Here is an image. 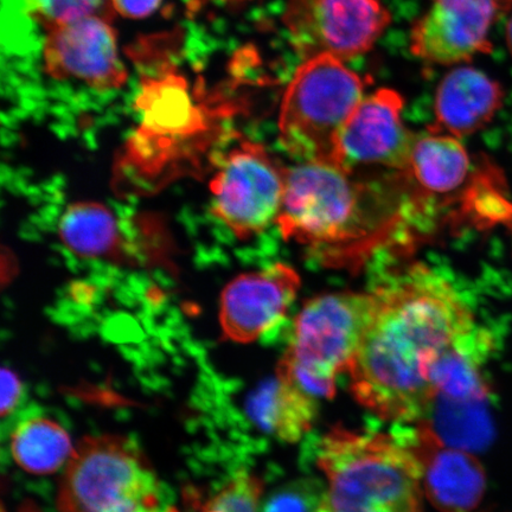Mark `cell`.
<instances>
[{"instance_id":"7","label":"cell","mask_w":512,"mask_h":512,"mask_svg":"<svg viewBox=\"0 0 512 512\" xmlns=\"http://www.w3.org/2000/svg\"><path fill=\"white\" fill-rule=\"evenodd\" d=\"M287 170L264 146L243 140L223 155L210 183L213 214L240 239L277 222Z\"/></svg>"},{"instance_id":"17","label":"cell","mask_w":512,"mask_h":512,"mask_svg":"<svg viewBox=\"0 0 512 512\" xmlns=\"http://www.w3.org/2000/svg\"><path fill=\"white\" fill-rule=\"evenodd\" d=\"M59 233L69 251L81 258L127 261L130 249L123 227L104 204H72L61 217Z\"/></svg>"},{"instance_id":"6","label":"cell","mask_w":512,"mask_h":512,"mask_svg":"<svg viewBox=\"0 0 512 512\" xmlns=\"http://www.w3.org/2000/svg\"><path fill=\"white\" fill-rule=\"evenodd\" d=\"M363 190L337 164L303 162L287 170L277 220L281 234L307 246H336L362 232Z\"/></svg>"},{"instance_id":"4","label":"cell","mask_w":512,"mask_h":512,"mask_svg":"<svg viewBox=\"0 0 512 512\" xmlns=\"http://www.w3.org/2000/svg\"><path fill=\"white\" fill-rule=\"evenodd\" d=\"M366 85L361 75L335 56L306 59L287 86L280 107L279 138L288 155L302 163L342 166L339 138L364 99Z\"/></svg>"},{"instance_id":"20","label":"cell","mask_w":512,"mask_h":512,"mask_svg":"<svg viewBox=\"0 0 512 512\" xmlns=\"http://www.w3.org/2000/svg\"><path fill=\"white\" fill-rule=\"evenodd\" d=\"M444 444L465 451L482 450L490 444L492 422L488 401L456 402L433 399L422 419Z\"/></svg>"},{"instance_id":"14","label":"cell","mask_w":512,"mask_h":512,"mask_svg":"<svg viewBox=\"0 0 512 512\" xmlns=\"http://www.w3.org/2000/svg\"><path fill=\"white\" fill-rule=\"evenodd\" d=\"M503 89L490 76L471 67L451 70L435 96L432 133L462 139L488 125L503 105Z\"/></svg>"},{"instance_id":"15","label":"cell","mask_w":512,"mask_h":512,"mask_svg":"<svg viewBox=\"0 0 512 512\" xmlns=\"http://www.w3.org/2000/svg\"><path fill=\"white\" fill-rule=\"evenodd\" d=\"M137 107L143 113L142 133L139 139L157 144L171 139L190 137L200 132L204 124L200 107L192 104L188 82L176 72L175 64H169L152 73H143L142 91Z\"/></svg>"},{"instance_id":"11","label":"cell","mask_w":512,"mask_h":512,"mask_svg":"<svg viewBox=\"0 0 512 512\" xmlns=\"http://www.w3.org/2000/svg\"><path fill=\"white\" fill-rule=\"evenodd\" d=\"M402 96L382 88L364 98L339 138V159L351 172L355 165H382L406 172L416 136L403 124Z\"/></svg>"},{"instance_id":"22","label":"cell","mask_w":512,"mask_h":512,"mask_svg":"<svg viewBox=\"0 0 512 512\" xmlns=\"http://www.w3.org/2000/svg\"><path fill=\"white\" fill-rule=\"evenodd\" d=\"M264 483L242 472L224 486L201 512H258Z\"/></svg>"},{"instance_id":"5","label":"cell","mask_w":512,"mask_h":512,"mask_svg":"<svg viewBox=\"0 0 512 512\" xmlns=\"http://www.w3.org/2000/svg\"><path fill=\"white\" fill-rule=\"evenodd\" d=\"M60 512H166L162 486L133 441L88 437L62 478Z\"/></svg>"},{"instance_id":"3","label":"cell","mask_w":512,"mask_h":512,"mask_svg":"<svg viewBox=\"0 0 512 512\" xmlns=\"http://www.w3.org/2000/svg\"><path fill=\"white\" fill-rule=\"evenodd\" d=\"M370 292H338L312 298L293 322L291 342L277 375L313 398L332 399L336 377L351 369L375 312Z\"/></svg>"},{"instance_id":"24","label":"cell","mask_w":512,"mask_h":512,"mask_svg":"<svg viewBox=\"0 0 512 512\" xmlns=\"http://www.w3.org/2000/svg\"><path fill=\"white\" fill-rule=\"evenodd\" d=\"M24 388L22 381L14 370L2 369V418L5 420L14 414L23 399Z\"/></svg>"},{"instance_id":"2","label":"cell","mask_w":512,"mask_h":512,"mask_svg":"<svg viewBox=\"0 0 512 512\" xmlns=\"http://www.w3.org/2000/svg\"><path fill=\"white\" fill-rule=\"evenodd\" d=\"M319 512H424L421 466L396 435L335 427L318 448Z\"/></svg>"},{"instance_id":"23","label":"cell","mask_w":512,"mask_h":512,"mask_svg":"<svg viewBox=\"0 0 512 512\" xmlns=\"http://www.w3.org/2000/svg\"><path fill=\"white\" fill-rule=\"evenodd\" d=\"M322 496L310 484H292L270 497L261 512H319Z\"/></svg>"},{"instance_id":"9","label":"cell","mask_w":512,"mask_h":512,"mask_svg":"<svg viewBox=\"0 0 512 512\" xmlns=\"http://www.w3.org/2000/svg\"><path fill=\"white\" fill-rule=\"evenodd\" d=\"M112 23L88 17L43 30L44 72L53 80L79 82L100 93L125 86L127 70Z\"/></svg>"},{"instance_id":"12","label":"cell","mask_w":512,"mask_h":512,"mask_svg":"<svg viewBox=\"0 0 512 512\" xmlns=\"http://www.w3.org/2000/svg\"><path fill=\"white\" fill-rule=\"evenodd\" d=\"M300 278L296 270L275 264L242 274L224 288L220 322L224 337L251 343L277 326L297 297Z\"/></svg>"},{"instance_id":"16","label":"cell","mask_w":512,"mask_h":512,"mask_svg":"<svg viewBox=\"0 0 512 512\" xmlns=\"http://www.w3.org/2000/svg\"><path fill=\"white\" fill-rule=\"evenodd\" d=\"M247 412L260 430L286 443H296L311 430L318 406L316 398L277 375L255 390Z\"/></svg>"},{"instance_id":"21","label":"cell","mask_w":512,"mask_h":512,"mask_svg":"<svg viewBox=\"0 0 512 512\" xmlns=\"http://www.w3.org/2000/svg\"><path fill=\"white\" fill-rule=\"evenodd\" d=\"M10 24L24 25L28 30L35 25L42 31L55 25L101 17L113 22L115 12L112 0H9Z\"/></svg>"},{"instance_id":"8","label":"cell","mask_w":512,"mask_h":512,"mask_svg":"<svg viewBox=\"0 0 512 512\" xmlns=\"http://www.w3.org/2000/svg\"><path fill=\"white\" fill-rule=\"evenodd\" d=\"M284 22L294 48L339 60L366 53L390 22L380 0H288Z\"/></svg>"},{"instance_id":"29","label":"cell","mask_w":512,"mask_h":512,"mask_svg":"<svg viewBox=\"0 0 512 512\" xmlns=\"http://www.w3.org/2000/svg\"><path fill=\"white\" fill-rule=\"evenodd\" d=\"M166 512H178V511L174 508L169 507L168 510H166Z\"/></svg>"},{"instance_id":"13","label":"cell","mask_w":512,"mask_h":512,"mask_svg":"<svg viewBox=\"0 0 512 512\" xmlns=\"http://www.w3.org/2000/svg\"><path fill=\"white\" fill-rule=\"evenodd\" d=\"M396 437L414 453L421 466L422 488L440 512H471L484 496L482 464L469 451L448 446L430 428L415 424L400 428Z\"/></svg>"},{"instance_id":"19","label":"cell","mask_w":512,"mask_h":512,"mask_svg":"<svg viewBox=\"0 0 512 512\" xmlns=\"http://www.w3.org/2000/svg\"><path fill=\"white\" fill-rule=\"evenodd\" d=\"M471 160L459 138L428 133L416 137L407 174L430 194H450L462 187L469 175Z\"/></svg>"},{"instance_id":"28","label":"cell","mask_w":512,"mask_h":512,"mask_svg":"<svg viewBox=\"0 0 512 512\" xmlns=\"http://www.w3.org/2000/svg\"><path fill=\"white\" fill-rule=\"evenodd\" d=\"M215 2L226 3V4H238L246 2V0H215Z\"/></svg>"},{"instance_id":"18","label":"cell","mask_w":512,"mask_h":512,"mask_svg":"<svg viewBox=\"0 0 512 512\" xmlns=\"http://www.w3.org/2000/svg\"><path fill=\"white\" fill-rule=\"evenodd\" d=\"M10 447L15 462L32 475H50L74 454L67 431L37 409H29L12 422Z\"/></svg>"},{"instance_id":"27","label":"cell","mask_w":512,"mask_h":512,"mask_svg":"<svg viewBox=\"0 0 512 512\" xmlns=\"http://www.w3.org/2000/svg\"><path fill=\"white\" fill-rule=\"evenodd\" d=\"M19 512H38V510L32 504H24Z\"/></svg>"},{"instance_id":"25","label":"cell","mask_w":512,"mask_h":512,"mask_svg":"<svg viewBox=\"0 0 512 512\" xmlns=\"http://www.w3.org/2000/svg\"><path fill=\"white\" fill-rule=\"evenodd\" d=\"M117 14L130 19L149 17L158 8L162 0H112Z\"/></svg>"},{"instance_id":"10","label":"cell","mask_w":512,"mask_h":512,"mask_svg":"<svg viewBox=\"0 0 512 512\" xmlns=\"http://www.w3.org/2000/svg\"><path fill=\"white\" fill-rule=\"evenodd\" d=\"M499 5V0H433L430 10L413 25V54L450 66L490 53L489 31Z\"/></svg>"},{"instance_id":"1","label":"cell","mask_w":512,"mask_h":512,"mask_svg":"<svg viewBox=\"0 0 512 512\" xmlns=\"http://www.w3.org/2000/svg\"><path fill=\"white\" fill-rule=\"evenodd\" d=\"M375 312L351 376V392L381 419L416 424L432 399L428 374L452 344L479 328L446 275L412 262L373 288Z\"/></svg>"},{"instance_id":"26","label":"cell","mask_w":512,"mask_h":512,"mask_svg":"<svg viewBox=\"0 0 512 512\" xmlns=\"http://www.w3.org/2000/svg\"><path fill=\"white\" fill-rule=\"evenodd\" d=\"M507 42H508V47L512 54V18L510 19V21L508 23V27H507Z\"/></svg>"}]
</instances>
